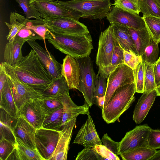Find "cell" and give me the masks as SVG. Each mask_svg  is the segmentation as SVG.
I'll use <instances>...</instances> for the list:
<instances>
[{"mask_svg":"<svg viewBox=\"0 0 160 160\" xmlns=\"http://www.w3.org/2000/svg\"><path fill=\"white\" fill-rule=\"evenodd\" d=\"M144 62L141 61L133 70L136 92L143 93L144 91Z\"/></svg>","mask_w":160,"mask_h":160,"instance_id":"36","label":"cell"},{"mask_svg":"<svg viewBox=\"0 0 160 160\" xmlns=\"http://www.w3.org/2000/svg\"><path fill=\"white\" fill-rule=\"evenodd\" d=\"M61 5L81 13L82 18L101 20L111 10L110 0H54Z\"/></svg>","mask_w":160,"mask_h":160,"instance_id":"4","label":"cell"},{"mask_svg":"<svg viewBox=\"0 0 160 160\" xmlns=\"http://www.w3.org/2000/svg\"><path fill=\"white\" fill-rule=\"evenodd\" d=\"M110 24L112 25L117 40L123 49L138 55L128 27L116 22Z\"/></svg>","mask_w":160,"mask_h":160,"instance_id":"22","label":"cell"},{"mask_svg":"<svg viewBox=\"0 0 160 160\" xmlns=\"http://www.w3.org/2000/svg\"><path fill=\"white\" fill-rule=\"evenodd\" d=\"M12 66L19 79L42 93L52 81V78L33 49Z\"/></svg>","mask_w":160,"mask_h":160,"instance_id":"1","label":"cell"},{"mask_svg":"<svg viewBox=\"0 0 160 160\" xmlns=\"http://www.w3.org/2000/svg\"><path fill=\"white\" fill-rule=\"evenodd\" d=\"M105 100V97L98 98L96 101V104L102 108L103 107Z\"/></svg>","mask_w":160,"mask_h":160,"instance_id":"51","label":"cell"},{"mask_svg":"<svg viewBox=\"0 0 160 160\" xmlns=\"http://www.w3.org/2000/svg\"><path fill=\"white\" fill-rule=\"evenodd\" d=\"M14 150V144L5 139L0 140V160H8Z\"/></svg>","mask_w":160,"mask_h":160,"instance_id":"43","label":"cell"},{"mask_svg":"<svg viewBox=\"0 0 160 160\" xmlns=\"http://www.w3.org/2000/svg\"><path fill=\"white\" fill-rule=\"evenodd\" d=\"M147 146L155 150L160 149V129L150 130Z\"/></svg>","mask_w":160,"mask_h":160,"instance_id":"46","label":"cell"},{"mask_svg":"<svg viewBox=\"0 0 160 160\" xmlns=\"http://www.w3.org/2000/svg\"></svg>","mask_w":160,"mask_h":160,"instance_id":"54","label":"cell"},{"mask_svg":"<svg viewBox=\"0 0 160 160\" xmlns=\"http://www.w3.org/2000/svg\"><path fill=\"white\" fill-rule=\"evenodd\" d=\"M0 107L6 110L11 115L18 118L19 112L16 106L9 80L7 78L2 89L0 91Z\"/></svg>","mask_w":160,"mask_h":160,"instance_id":"24","label":"cell"},{"mask_svg":"<svg viewBox=\"0 0 160 160\" xmlns=\"http://www.w3.org/2000/svg\"><path fill=\"white\" fill-rule=\"evenodd\" d=\"M80 74V68L77 59L67 55L63 59L61 74L64 77L69 89H78Z\"/></svg>","mask_w":160,"mask_h":160,"instance_id":"17","label":"cell"},{"mask_svg":"<svg viewBox=\"0 0 160 160\" xmlns=\"http://www.w3.org/2000/svg\"><path fill=\"white\" fill-rule=\"evenodd\" d=\"M69 88L64 77L62 75L52 79V82L42 94L44 98H59L69 93Z\"/></svg>","mask_w":160,"mask_h":160,"instance_id":"25","label":"cell"},{"mask_svg":"<svg viewBox=\"0 0 160 160\" xmlns=\"http://www.w3.org/2000/svg\"><path fill=\"white\" fill-rule=\"evenodd\" d=\"M43 19L49 30L54 33L79 35L89 33L87 26L75 19L57 17Z\"/></svg>","mask_w":160,"mask_h":160,"instance_id":"9","label":"cell"},{"mask_svg":"<svg viewBox=\"0 0 160 160\" xmlns=\"http://www.w3.org/2000/svg\"><path fill=\"white\" fill-rule=\"evenodd\" d=\"M60 131L42 128L36 129L35 136L36 147L45 160H49L53 154Z\"/></svg>","mask_w":160,"mask_h":160,"instance_id":"10","label":"cell"},{"mask_svg":"<svg viewBox=\"0 0 160 160\" xmlns=\"http://www.w3.org/2000/svg\"><path fill=\"white\" fill-rule=\"evenodd\" d=\"M128 29L135 44L138 53L141 56L152 38L146 28L140 30L129 27Z\"/></svg>","mask_w":160,"mask_h":160,"instance_id":"27","label":"cell"},{"mask_svg":"<svg viewBox=\"0 0 160 160\" xmlns=\"http://www.w3.org/2000/svg\"><path fill=\"white\" fill-rule=\"evenodd\" d=\"M142 93L133 111V119L138 124L140 123L144 119L157 96L155 89Z\"/></svg>","mask_w":160,"mask_h":160,"instance_id":"21","label":"cell"},{"mask_svg":"<svg viewBox=\"0 0 160 160\" xmlns=\"http://www.w3.org/2000/svg\"><path fill=\"white\" fill-rule=\"evenodd\" d=\"M80 69V82L77 90L83 94L85 103L89 107L93 103L96 75L89 56L76 59Z\"/></svg>","mask_w":160,"mask_h":160,"instance_id":"6","label":"cell"},{"mask_svg":"<svg viewBox=\"0 0 160 160\" xmlns=\"http://www.w3.org/2000/svg\"><path fill=\"white\" fill-rule=\"evenodd\" d=\"M106 17L110 23L116 22L137 30H142L146 28L142 17L115 6L112 7Z\"/></svg>","mask_w":160,"mask_h":160,"instance_id":"13","label":"cell"},{"mask_svg":"<svg viewBox=\"0 0 160 160\" xmlns=\"http://www.w3.org/2000/svg\"><path fill=\"white\" fill-rule=\"evenodd\" d=\"M147 29L156 43L160 42V18L152 16L142 17Z\"/></svg>","mask_w":160,"mask_h":160,"instance_id":"31","label":"cell"},{"mask_svg":"<svg viewBox=\"0 0 160 160\" xmlns=\"http://www.w3.org/2000/svg\"><path fill=\"white\" fill-rule=\"evenodd\" d=\"M134 82L133 70L124 64L118 65L109 76L103 107L107 105L112 95L117 88L126 84Z\"/></svg>","mask_w":160,"mask_h":160,"instance_id":"11","label":"cell"},{"mask_svg":"<svg viewBox=\"0 0 160 160\" xmlns=\"http://www.w3.org/2000/svg\"><path fill=\"white\" fill-rule=\"evenodd\" d=\"M76 160H104L95 151L94 147L85 148L78 152Z\"/></svg>","mask_w":160,"mask_h":160,"instance_id":"42","label":"cell"},{"mask_svg":"<svg viewBox=\"0 0 160 160\" xmlns=\"http://www.w3.org/2000/svg\"><path fill=\"white\" fill-rule=\"evenodd\" d=\"M116 39L111 24L104 31L101 32L96 61L98 68H103L110 65Z\"/></svg>","mask_w":160,"mask_h":160,"instance_id":"8","label":"cell"},{"mask_svg":"<svg viewBox=\"0 0 160 160\" xmlns=\"http://www.w3.org/2000/svg\"><path fill=\"white\" fill-rule=\"evenodd\" d=\"M141 12L143 16H152L160 18L159 0H139Z\"/></svg>","mask_w":160,"mask_h":160,"instance_id":"32","label":"cell"},{"mask_svg":"<svg viewBox=\"0 0 160 160\" xmlns=\"http://www.w3.org/2000/svg\"><path fill=\"white\" fill-rule=\"evenodd\" d=\"M24 11L26 18L29 19L34 18L37 19H43L41 14L35 7L30 3L31 0H15Z\"/></svg>","mask_w":160,"mask_h":160,"instance_id":"39","label":"cell"},{"mask_svg":"<svg viewBox=\"0 0 160 160\" xmlns=\"http://www.w3.org/2000/svg\"><path fill=\"white\" fill-rule=\"evenodd\" d=\"M144 62V91L148 92L156 87L154 72V65Z\"/></svg>","mask_w":160,"mask_h":160,"instance_id":"37","label":"cell"},{"mask_svg":"<svg viewBox=\"0 0 160 160\" xmlns=\"http://www.w3.org/2000/svg\"><path fill=\"white\" fill-rule=\"evenodd\" d=\"M107 85L108 78L102 74L98 72L96 76L93 102L98 98L105 96Z\"/></svg>","mask_w":160,"mask_h":160,"instance_id":"38","label":"cell"},{"mask_svg":"<svg viewBox=\"0 0 160 160\" xmlns=\"http://www.w3.org/2000/svg\"><path fill=\"white\" fill-rule=\"evenodd\" d=\"M96 152L105 160H119L118 156L115 155L102 145H97L94 146Z\"/></svg>","mask_w":160,"mask_h":160,"instance_id":"47","label":"cell"},{"mask_svg":"<svg viewBox=\"0 0 160 160\" xmlns=\"http://www.w3.org/2000/svg\"><path fill=\"white\" fill-rule=\"evenodd\" d=\"M26 42L16 39L12 42H7L4 48L3 62L12 66L18 63L23 57L22 48Z\"/></svg>","mask_w":160,"mask_h":160,"instance_id":"23","label":"cell"},{"mask_svg":"<svg viewBox=\"0 0 160 160\" xmlns=\"http://www.w3.org/2000/svg\"><path fill=\"white\" fill-rule=\"evenodd\" d=\"M155 89L157 91V96H160V84L156 87Z\"/></svg>","mask_w":160,"mask_h":160,"instance_id":"53","label":"cell"},{"mask_svg":"<svg viewBox=\"0 0 160 160\" xmlns=\"http://www.w3.org/2000/svg\"><path fill=\"white\" fill-rule=\"evenodd\" d=\"M19 115L22 116L36 129L42 128L46 116L38 99L26 103L19 111Z\"/></svg>","mask_w":160,"mask_h":160,"instance_id":"18","label":"cell"},{"mask_svg":"<svg viewBox=\"0 0 160 160\" xmlns=\"http://www.w3.org/2000/svg\"><path fill=\"white\" fill-rule=\"evenodd\" d=\"M159 57H160V56Z\"/></svg>","mask_w":160,"mask_h":160,"instance_id":"56","label":"cell"},{"mask_svg":"<svg viewBox=\"0 0 160 160\" xmlns=\"http://www.w3.org/2000/svg\"><path fill=\"white\" fill-rule=\"evenodd\" d=\"M136 92L135 82L117 88L107 105L103 107L102 116L108 124L114 122L130 107L134 101Z\"/></svg>","mask_w":160,"mask_h":160,"instance_id":"3","label":"cell"},{"mask_svg":"<svg viewBox=\"0 0 160 160\" xmlns=\"http://www.w3.org/2000/svg\"><path fill=\"white\" fill-rule=\"evenodd\" d=\"M73 143L81 145L85 148L102 145L95 128L91 116L88 114V118L79 130Z\"/></svg>","mask_w":160,"mask_h":160,"instance_id":"15","label":"cell"},{"mask_svg":"<svg viewBox=\"0 0 160 160\" xmlns=\"http://www.w3.org/2000/svg\"><path fill=\"white\" fill-rule=\"evenodd\" d=\"M159 2H160V0H159Z\"/></svg>","mask_w":160,"mask_h":160,"instance_id":"55","label":"cell"},{"mask_svg":"<svg viewBox=\"0 0 160 160\" xmlns=\"http://www.w3.org/2000/svg\"><path fill=\"white\" fill-rule=\"evenodd\" d=\"M18 120V118L12 116L4 109L0 107V122L13 131Z\"/></svg>","mask_w":160,"mask_h":160,"instance_id":"45","label":"cell"},{"mask_svg":"<svg viewBox=\"0 0 160 160\" xmlns=\"http://www.w3.org/2000/svg\"><path fill=\"white\" fill-rule=\"evenodd\" d=\"M0 140L5 139L14 144L15 142L16 137L13 131L1 122H0Z\"/></svg>","mask_w":160,"mask_h":160,"instance_id":"49","label":"cell"},{"mask_svg":"<svg viewBox=\"0 0 160 160\" xmlns=\"http://www.w3.org/2000/svg\"><path fill=\"white\" fill-rule=\"evenodd\" d=\"M123 50L124 64L133 70L135 69L142 61L141 56L132 52Z\"/></svg>","mask_w":160,"mask_h":160,"instance_id":"44","label":"cell"},{"mask_svg":"<svg viewBox=\"0 0 160 160\" xmlns=\"http://www.w3.org/2000/svg\"><path fill=\"white\" fill-rule=\"evenodd\" d=\"M151 129L147 124H145L137 126L127 132L119 142V155L137 147L147 146Z\"/></svg>","mask_w":160,"mask_h":160,"instance_id":"12","label":"cell"},{"mask_svg":"<svg viewBox=\"0 0 160 160\" xmlns=\"http://www.w3.org/2000/svg\"><path fill=\"white\" fill-rule=\"evenodd\" d=\"M62 104L63 115L61 130L69 121L77 118L80 114H89V106L85 103L81 106H78L72 101L69 93L60 97Z\"/></svg>","mask_w":160,"mask_h":160,"instance_id":"19","label":"cell"},{"mask_svg":"<svg viewBox=\"0 0 160 160\" xmlns=\"http://www.w3.org/2000/svg\"><path fill=\"white\" fill-rule=\"evenodd\" d=\"M36 129L21 115L13 132L15 137L20 138L28 147L37 149L35 143Z\"/></svg>","mask_w":160,"mask_h":160,"instance_id":"20","label":"cell"},{"mask_svg":"<svg viewBox=\"0 0 160 160\" xmlns=\"http://www.w3.org/2000/svg\"><path fill=\"white\" fill-rule=\"evenodd\" d=\"M43 111L46 115L62 108V104L59 98H44L38 99Z\"/></svg>","mask_w":160,"mask_h":160,"instance_id":"35","label":"cell"},{"mask_svg":"<svg viewBox=\"0 0 160 160\" xmlns=\"http://www.w3.org/2000/svg\"><path fill=\"white\" fill-rule=\"evenodd\" d=\"M62 115V108L47 115L42 128L57 131L61 130Z\"/></svg>","mask_w":160,"mask_h":160,"instance_id":"30","label":"cell"},{"mask_svg":"<svg viewBox=\"0 0 160 160\" xmlns=\"http://www.w3.org/2000/svg\"><path fill=\"white\" fill-rule=\"evenodd\" d=\"M113 4L118 8L138 15L141 12L139 0H114Z\"/></svg>","mask_w":160,"mask_h":160,"instance_id":"41","label":"cell"},{"mask_svg":"<svg viewBox=\"0 0 160 160\" xmlns=\"http://www.w3.org/2000/svg\"><path fill=\"white\" fill-rule=\"evenodd\" d=\"M14 146L17 160H45L37 149L28 147L17 137H16Z\"/></svg>","mask_w":160,"mask_h":160,"instance_id":"26","label":"cell"},{"mask_svg":"<svg viewBox=\"0 0 160 160\" xmlns=\"http://www.w3.org/2000/svg\"><path fill=\"white\" fill-rule=\"evenodd\" d=\"M77 118L68 122L61 130L59 138L54 152L49 160H67L72 131Z\"/></svg>","mask_w":160,"mask_h":160,"instance_id":"16","label":"cell"},{"mask_svg":"<svg viewBox=\"0 0 160 160\" xmlns=\"http://www.w3.org/2000/svg\"><path fill=\"white\" fill-rule=\"evenodd\" d=\"M26 22L16 34L15 40L16 39L22 40L26 42L35 41L36 40H43L41 36L33 30L29 28L27 25Z\"/></svg>","mask_w":160,"mask_h":160,"instance_id":"40","label":"cell"},{"mask_svg":"<svg viewBox=\"0 0 160 160\" xmlns=\"http://www.w3.org/2000/svg\"><path fill=\"white\" fill-rule=\"evenodd\" d=\"M159 51L158 43H155L152 38L141 56L142 61L154 65L158 60Z\"/></svg>","mask_w":160,"mask_h":160,"instance_id":"34","label":"cell"},{"mask_svg":"<svg viewBox=\"0 0 160 160\" xmlns=\"http://www.w3.org/2000/svg\"><path fill=\"white\" fill-rule=\"evenodd\" d=\"M154 72L156 87L160 84V57L154 64Z\"/></svg>","mask_w":160,"mask_h":160,"instance_id":"50","label":"cell"},{"mask_svg":"<svg viewBox=\"0 0 160 160\" xmlns=\"http://www.w3.org/2000/svg\"><path fill=\"white\" fill-rule=\"evenodd\" d=\"M45 38L61 52L76 59L89 56L93 48L89 33L79 35L56 33L49 30Z\"/></svg>","mask_w":160,"mask_h":160,"instance_id":"2","label":"cell"},{"mask_svg":"<svg viewBox=\"0 0 160 160\" xmlns=\"http://www.w3.org/2000/svg\"><path fill=\"white\" fill-rule=\"evenodd\" d=\"M33 5L44 19L53 17L72 19L78 21L82 14L53 0H31Z\"/></svg>","mask_w":160,"mask_h":160,"instance_id":"7","label":"cell"},{"mask_svg":"<svg viewBox=\"0 0 160 160\" xmlns=\"http://www.w3.org/2000/svg\"><path fill=\"white\" fill-rule=\"evenodd\" d=\"M27 42L52 79L62 75V64L56 60L50 52H48L35 41H28Z\"/></svg>","mask_w":160,"mask_h":160,"instance_id":"14","label":"cell"},{"mask_svg":"<svg viewBox=\"0 0 160 160\" xmlns=\"http://www.w3.org/2000/svg\"><path fill=\"white\" fill-rule=\"evenodd\" d=\"M156 150L147 146L137 147L120 155L123 160H149Z\"/></svg>","mask_w":160,"mask_h":160,"instance_id":"28","label":"cell"},{"mask_svg":"<svg viewBox=\"0 0 160 160\" xmlns=\"http://www.w3.org/2000/svg\"><path fill=\"white\" fill-rule=\"evenodd\" d=\"M149 160H160V149L156 150L155 154Z\"/></svg>","mask_w":160,"mask_h":160,"instance_id":"52","label":"cell"},{"mask_svg":"<svg viewBox=\"0 0 160 160\" xmlns=\"http://www.w3.org/2000/svg\"><path fill=\"white\" fill-rule=\"evenodd\" d=\"M4 62L6 74L10 85L16 106L19 112L27 103L32 100L42 99V93L19 79L12 66Z\"/></svg>","mask_w":160,"mask_h":160,"instance_id":"5","label":"cell"},{"mask_svg":"<svg viewBox=\"0 0 160 160\" xmlns=\"http://www.w3.org/2000/svg\"><path fill=\"white\" fill-rule=\"evenodd\" d=\"M101 141L103 145L115 155H119V142H117L112 139L106 133L103 136Z\"/></svg>","mask_w":160,"mask_h":160,"instance_id":"48","label":"cell"},{"mask_svg":"<svg viewBox=\"0 0 160 160\" xmlns=\"http://www.w3.org/2000/svg\"><path fill=\"white\" fill-rule=\"evenodd\" d=\"M123 49L117 39L110 65L103 68H98V72L102 74L108 79L109 76L118 65L124 64Z\"/></svg>","mask_w":160,"mask_h":160,"instance_id":"29","label":"cell"},{"mask_svg":"<svg viewBox=\"0 0 160 160\" xmlns=\"http://www.w3.org/2000/svg\"><path fill=\"white\" fill-rule=\"evenodd\" d=\"M26 24L29 28L33 30L42 38L45 49L48 52H50L46 47L45 38L46 35L49 31V27L43 18L33 20L27 18Z\"/></svg>","mask_w":160,"mask_h":160,"instance_id":"33","label":"cell"}]
</instances>
